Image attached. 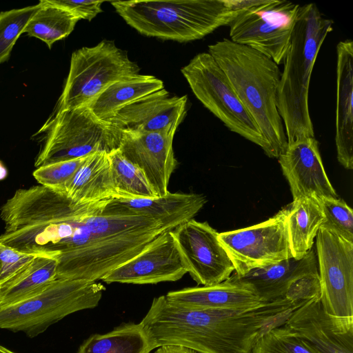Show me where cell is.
<instances>
[{
	"label": "cell",
	"instance_id": "836d02e7",
	"mask_svg": "<svg viewBox=\"0 0 353 353\" xmlns=\"http://www.w3.org/2000/svg\"><path fill=\"white\" fill-rule=\"evenodd\" d=\"M320 297L319 275L318 269H315L294 281L283 299H285L296 309L310 300Z\"/></svg>",
	"mask_w": 353,
	"mask_h": 353
},
{
	"label": "cell",
	"instance_id": "d590c367",
	"mask_svg": "<svg viewBox=\"0 0 353 353\" xmlns=\"http://www.w3.org/2000/svg\"><path fill=\"white\" fill-rule=\"evenodd\" d=\"M50 3L60 7L80 19L91 21L103 12L104 1L47 0Z\"/></svg>",
	"mask_w": 353,
	"mask_h": 353
},
{
	"label": "cell",
	"instance_id": "e575fe53",
	"mask_svg": "<svg viewBox=\"0 0 353 353\" xmlns=\"http://www.w3.org/2000/svg\"><path fill=\"white\" fill-rule=\"evenodd\" d=\"M36 256L0 243V285L15 275Z\"/></svg>",
	"mask_w": 353,
	"mask_h": 353
},
{
	"label": "cell",
	"instance_id": "484cf974",
	"mask_svg": "<svg viewBox=\"0 0 353 353\" xmlns=\"http://www.w3.org/2000/svg\"><path fill=\"white\" fill-rule=\"evenodd\" d=\"M56 258L37 255L12 278L0 285V306L26 299L57 279Z\"/></svg>",
	"mask_w": 353,
	"mask_h": 353
},
{
	"label": "cell",
	"instance_id": "7a4b0ae2",
	"mask_svg": "<svg viewBox=\"0 0 353 353\" xmlns=\"http://www.w3.org/2000/svg\"><path fill=\"white\" fill-rule=\"evenodd\" d=\"M295 308L285 299L248 310H202L155 297L139 323L151 350L178 345L197 353H251L270 323Z\"/></svg>",
	"mask_w": 353,
	"mask_h": 353
},
{
	"label": "cell",
	"instance_id": "8992f818",
	"mask_svg": "<svg viewBox=\"0 0 353 353\" xmlns=\"http://www.w3.org/2000/svg\"><path fill=\"white\" fill-rule=\"evenodd\" d=\"M105 290L97 281L57 279L26 299L0 306V329L34 337L68 315L97 307Z\"/></svg>",
	"mask_w": 353,
	"mask_h": 353
},
{
	"label": "cell",
	"instance_id": "d6a6232c",
	"mask_svg": "<svg viewBox=\"0 0 353 353\" xmlns=\"http://www.w3.org/2000/svg\"><path fill=\"white\" fill-rule=\"evenodd\" d=\"M87 157L38 167L32 175L39 185L64 193L66 185Z\"/></svg>",
	"mask_w": 353,
	"mask_h": 353
},
{
	"label": "cell",
	"instance_id": "4316f807",
	"mask_svg": "<svg viewBox=\"0 0 353 353\" xmlns=\"http://www.w3.org/2000/svg\"><path fill=\"white\" fill-rule=\"evenodd\" d=\"M148 341L140 323H123L113 330L89 336L77 353H150Z\"/></svg>",
	"mask_w": 353,
	"mask_h": 353
},
{
	"label": "cell",
	"instance_id": "8fae6325",
	"mask_svg": "<svg viewBox=\"0 0 353 353\" xmlns=\"http://www.w3.org/2000/svg\"><path fill=\"white\" fill-rule=\"evenodd\" d=\"M299 4L286 0H254L230 23V40L283 64Z\"/></svg>",
	"mask_w": 353,
	"mask_h": 353
},
{
	"label": "cell",
	"instance_id": "9a60e30c",
	"mask_svg": "<svg viewBox=\"0 0 353 353\" xmlns=\"http://www.w3.org/2000/svg\"><path fill=\"white\" fill-rule=\"evenodd\" d=\"M121 132L119 151L143 172L157 196L165 195L177 165L172 148L174 135L158 132Z\"/></svg>",
	"mask_w": 353,
	"mask_h": 353
},
{
	"label": "cell",
	"instance_id": "52a82bcc",
	"mask_svg": "<svg viewBox=\"0 0 353 353\" xmlns=\"http://www.w3.org/2000/svg\"><path fill=\"white\" fill-rule=\"evenodd\" d=\"M39 132L45 137L35 159L36 168L95 152L109 153L119 148L121 134L108 121L97 118L87 105L56 110Z\"/></svg>",
	"mask_w": 353,
	"mask_h": 353
},
{
	"label": "cell",
	"instance_id": "d6986e66",
	"mask_svg": "<svg viewBox=\"0 0 353 353\" xmlns=\"http://www.w3.org/2000/svg\"><path fill=\"white\" fill-rule=\"evenodd\" d=\"M283 325L319 353H353V331L338 330L323 310L319 298L294 310Z\"/></svg>",
	"mask_w": 353,
	"mask_h": 353
},
{
	"label": "cell",
	"instance_id": "30bf717a",
	"mask_svg": "<svg viewBox=\"0 0 353 353\" xmlns=\"http://www.w3.org/2000/svg\"><path fill=\"white\" fill-rule=\"evenodd\" d=\"M316 239L320 301L334 327L353 331V242L321 226Z\"/></svg>",
	"mask_w": 353,
	"mask_h": 353
},
{
	"label": "cell",
	"instance_id": "cb8c5ba5",
	"mask_svg": "<svg viewBox=\"0 0 353 353\" xmlns=\"http://www.w3.org/2000/svg\"><path fill=\"white\" fill-rule=\"evenodd\" d=\"M323 222L324 215L316 197L294 199L287 206L286 228L292 258L300 260L312 250Z\"/></svg>",
	"mask_w": 353,
	"mask_h": 353
},
{
	"label": "cell",
	"instance_id": "ba28073f",
	"mask_svg": "<svg viewBox=\"0 0 353 353\" xmlns=\"http://www.w3.org/2000/svg\"><path fill=\"white\" fill-rule=\"evenodd\" d=\"M140 68L112 41L83 47L71 56L70 70L56 110L88 105L112 84L139 74Z\"/></svg>",
	"mask_w": 353,
	"mask_h": 353
},
{
	"label": "cell",
	"instance_id": "f1b7e54d",
	"mask_svg": "<svg viewBox=\"0 0 353 353\" xmlns=\"http://www.w3.org/2000/svg\"><path fill=\"white\" fill-rule=\"evenodd\" d=\"M108 154L117 198L143 199L157 196L143 172L126 159L118 148Z\"/></svg>",
	"mask_w": 353,
	"mask_h": 353
},
{
	"label": "cell",
	"instance_id": "1f68e13d",
	"mask_svg": "<svg viewBox=\"0 0 353 353\" xmlns=\"http://www.w3.org/2000/svg\"><path fill=\"white\" fill-rule=\"evenodd\" d=\"M318 201L324 215L322 226L353 242V211L341 199L321 197Z\"/></svg>",
	"mask_w": 353,
	"mask_h": 353
},
{
	"label": "cell",
	"instance_id": "83f0119b",
	"mask_svg": "<svg viewBox=\"0 0 353 353\" xmlns=\"http://www.w3.org/2000/svg\"><path fill=\"white\" fill-rule=\"evenodd\" d=\"M39 4L23 33L41 40L51 48L54 43L67 37L73 31L79 19L47 0H41Z\"/></svg>",
	"mask_w": 353,
	"mask_h": 353
},
{
	"label": "cell",
	"instance_id": "f35d334b",
	"mask_svg": "<svg viewBox=\"0 0 353 353\" xmlns=\"http://www.w3.org/2000/svg\"><path fill=\"white\" fill-rule=\"evenodd\" d=\"M0 353H16L6 347H5L4 346L0 345Z\"/></svg>",
	"mask_w": 353,
	"mask_h": 353
},
{
	"label": "cell",
	"instance_id": "7402d4cb",
	"mask_svg": "<svg viewBox=\"0 0 353 353\" xmlns=\"http://www.w3.org/2000/svg\"><path fill=\"white\" fill-rule=\"evenodd\" d=\"M315 269L316 256L311 250L300 260L290 258L254 269L242 276L232 274L230 278L249 285L261 301L268 303L283 299L294 281Z\"/></svg>",
	"mask_w": 353,
	"mask_h": 353
},
{
	"label": "cell",
	"instance_id": "4dcf8cb0",
	"mask_svg": "<svg viewBox=\"0 0 353 353\" xmlns=\"http://www.w3.org/2000/svg\"><path fill=\"white\" fill-rule=\"evenodd\" d=\"M39 4L0 12V64L7 61Z\"/></svg>",
	"mask_w": 353,
	"mask_h": 353
},
{
	"label": "cell",
	"instance_id": "3957f363",
	"mask_svg": "<svg viewBox=\"0 0 353 353\" xmlns=\"http://www.w3.org/2000/svg\"><path fill=\"white\" fill-rule=\"evenodd\" d=\"M208 53L227 76L241 102L259 128L270 158H279L288 146L278 110L281 72L272 59L228 39L208 46Z\"/></svg>",
	"mask_w": 353,
	"mask_h": 353
},
{
	"label": "cell",
	"instance_id": "5bb4252c",
	"mask_svg": "<svg viewBox=\"0 0 353 353\" xmlns=\"http://www.w3.org/2000/svg\"><path fill=\"white\" fill-rule=\"evenodd\" d=\"M186 273L172 231H164L101 280L107 283L156 284L178 281Z\"/></svg>",
	"mask_w": 353,
	"mask_h": 353
},
{
	"label": "cell",
	"instance_id": "277c9868",
	"mask_svg": "<svg viewBox=\"0 0 353 353\" xmlns=\"http://www.w3.org/2000/svg\"><path fill=\"white\" fill-rule=\"evenodd\" d=\"M333 23L316 4L300 5L278 90L277 107L288 145L315 137L309 112L310 82L318 52L332 31Z\"/></svg>",
	"mask_w": 353,
	"mask_h": 353
},
{
	"label": "cell",
	"instance_id": "44dd1931",
	"mask_svg": "<svg viewBox=\"0 0 353 353\" xmlns=\"http://www.w3.org/2000/svg\"><path fill=\"white\" fill-rule=\"evenodd\" d=\"M165 296L173 304L202 310H248L266 303L249 285L230 277L215 285L170 291Z\"/></svg>",
	"mask_w": 353,
	"mask_h": 353
},
{
	"label": "cell",
	"instance_id": "d4e9b609",
	"mask_svg": "<svg viewBox=\"0 0 353 353\" xmlns=\"http://www.w3.org/2000/svg\"><path fill=\"white\" fill-rule=\"evenodd\" d=\"M163 88V81L156 77L138 74L112 84L87 106L97 118L106 120L134 101Z\"/></svg>",
	"mask_w": 353,
	"mask_h": 353
},
{
	"label": "cell",
	"instance_id": "ac0fdd59",
	"mask_svg": "<svg viewBox=\"0 0 353 353\" xmlns=\"http://www.w3.org/2000/svg\"><path fill=\"white\" fill-rule=\"evenodd\" d=\"M204 195L171 193L153 198H112L105 200L103 214L143 215L158 223L165 231H172L192 219L203 208Z\"/></svg>",
	"mask_w": 353,
	"mask_h": 353
},
{
	"label": "cell",
	"instance_id": "6da1fadb",
	"mask_svg": "<svg viewBox=\"0 0 353 353\" xmlns=\"http://www.w3.org/2000/svg\"><path fill=\"white\" fill-rule=\"evenodd\" d=\"M105 200L77 203L45 186L32 187L14 214V247L56 258L57 279L101 280L165 231L146 216L103 214Z\"/></svg>",
	"mask_w": 353,
	"mask_h": 353
},
{
	"label": "cell",
	"instance_id": "e0dca14e",
	"mask_svg": "<svg viewBox=\"0 0 353 353\" xmlns=\"http://www.w3.org/2000/svg\"><path fill=\"white\" fill-rule=\"evenodd\" d=\"M278 159L293 200L310 196L338 198L326 174L315 137L288 145Z\"/></svg>",
	"mask_w": 353,
	"mask_h": 353
},
{
	"label": "cell",
	"instance_id": "603a6c76",
	"mask_svg": "<svg viewBox=\"0 0 353 353\" xmlns=\"http://www.w3.org/2000/svg\"><path fill=\"white\" fill-rule=\"evenodd\" d=\"M106 152L88 155L65 187L64 194L77 203L117 198Z\"/></svg>",
	"mask_w": 353,
	"mask_h": 353
},
{
	"label": "cell",
	"instance_id": "4fadbf2b",
	"mask_svg": "<svg viewBox=\"0 0 353 353\" xmlns=\"http://www.w3.org/2000/svg\"><path fill=\"white\" fill-rule=\"evenodd\" d=\"M172 232L187 272L199 285L220 283L234 272L219 232L207 222L192 219Z\"/></svg>",
	"mask_w": 353,
	"mask_h": 353
},
{
	"label": "cell",
	"instance_id": "7c38bea8",
	"mask_svg": "<svg viewBox=\"0 0 353 353\" xmlns=\"http://www.w3.org/2000/svg\"><path fill=\"white\" fill-rule=\"evenodd\" d=\"M286 214L287 207L258 224L219 233L235 275L242 276L254 269L292 258Z\"/></svg>",
	"mask_w": 353,
	"mask_h": 353
},
{
	"label": "cell",
	"instance_id": "9c48e42d",
	"mask_svg": "<svg viewBox=\"0 0 353 353\" xmlns=\"http://www.w3.org/2000/svg\"><path fill=\"white\" fill-rule=\"evenodd\" d=\"M181 71L195 97L208 110L230 131L261 147L268 157L269 146L259 128L208 52L196 54Z\"/></svg>",
	"mask_w": 353,
	"mask_h": 353
},
{
	"label": "cell",
	"instance_id": "74e56055",
	"mask_svg": "<svg viewBox=\"0 0 353 353\" xmlns=\"http://www.w3.org/2000/svg\"><path fill=\"white\" fill-rule=\"evenodd\" d=\"M8 175V170L5 165L0 161V181L3 180Z\"/></svg>",
	"mask_w": 353,
	"mask_h": 353
},
{
	"label": "cell",
	"instance_id": "8d00e7d4",
	"mask_svg": "<svg viewBox=\"0 0 353 353\" xmlns=\"http://www.w3.org/2000/svg\"><path fill=\"white\" fill-rule=\"evenodd\" d=\"M154 353H197L196 352L178 345H164L157 347Z\"/></svg>",
	"mask_w": 353,
	"mask_h": 353
},
{
	"label": "cell",
	"instance_id": "5b68a950",
	"mask_svg": "<svg viewBox=\"0 0 353 353\" xmlns=\"http://www.w3.org/2000/svg\"><path fill=\"white\" fill-rule=\"evenodd\" d=\"M250 3V0H135L112 1L111 5L141 34L187 42L229 26Z\"/></svg>",
	"mask_w": 353,
	"mask_h": 353
},
{
	"label": "cell",
	"instance_id": "2e32d148",
	"mask_svg": "<svg viewBox=\"0 0 353 353\" xmlns=\"http://www.w3.org/2000/svg\"><path fill=\"white\" fill-rule=\"evenodd\" d=\"M187 96H170L164 88L145 95L105 120L121 131L158 132L174 135L187 112Z\"/></svg>",
	"mask_w": 353,
	"mask_h": 353
},
{
	"label": "cell",
	"instance_id": "f546056e",
	"mask_svg": "<svg viewBox=\"0 0 353 353\" xmlns=\"http://www.w3.org/2000/svg\"><path fill=\"white\" fill-rule=\"evenodd\" d=\"M251 353H319L295 332L285 327L274 326L262 333Z\"/></svg>",
	"mask_w": 353,
	"mask_h": 353
},
{
	"label": "cell",
	"instance_id": "ffe728a7",
	"mask_svg": "<svg viewBox=\"0 0 353 353\" xmlns=\"http://www.w3.org/2000/svg\"><path fill=\"white\" fill-rule=\"evenodd\" d=\"M336 108L335 143L339 162L353 168V41L336 46Z\"/></svg>",
	"mask_w": 353,
	"mask_h": 353
}]
</instances>
